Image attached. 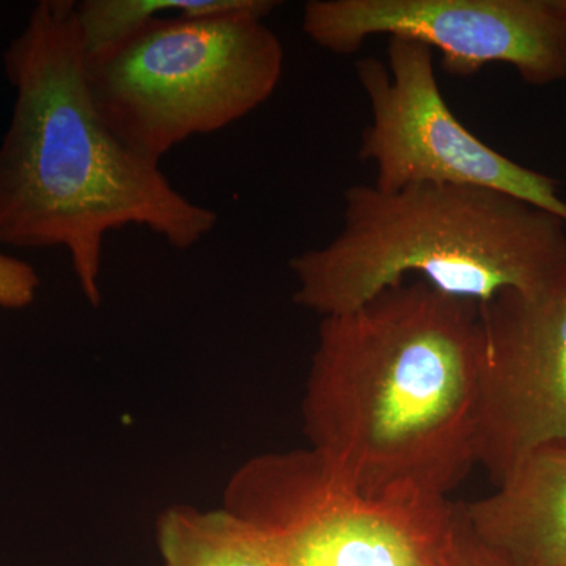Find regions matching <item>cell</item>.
I'll list each match as a JSON object with an SVG mask.
<instances>
[{
	"mask_svg": "<svg viewBox=\"0 0 566 566\" xmlns=\"http://www.w3.org/2000/svg\"><path fill=\"white\" fill-rule=\"evenodd\" d=\"M156 545L164 566H279L266 535L223 506L164 510Z\"/></svg>",
	"mask_w": 566,
	"mask_h": 566,
	"instance_id": "30bf717a",
	"label": "cell"
},
{
	"mask_svg": "<svg viewBox=\"0 0 566 566\" xmlns=\"http://www.w3.org/2000/svg\"><path fill=\"white\" fill-rule=\"evenodd\" d=\"M333 241L290 260L294 303L322 316L354 311L416 275L476 304L499 293L566 289V222L510 193L419 185H353Z\"/></svg>",
	"mask_w": 566,
	"mask_h": 566,
	"instance_id": "3957f363",
	"label": "cell"
},
{
	"mask_svg": "<svg viewBox=\"0 0 566 566\" xmlns=\"http://www.w3.org/2000/svg\"><path fill=\"white\" fill-rule=\"evenodd\" d=\"M480 305L422 279L323 316L303 400L311 449L370 497H449L476 465Z\"/></svg>",
	"mask_w": 566,
	"mask_h": 566,
	"instance_id": "6da1fadb",
	"label": "cell"
},
{
	"mask_svg": "<svg viewBox=\"0 0 566 566\" xmlns=\"http://www.w3.org/2000/svg\"><path fill=\"white\" fill-rule=\"evenodd\" d=\"M458 513V551L455 566H509L490 546L479 538L465 521L461 504Z\"/></svg>",
	"mask_w": 566,
	"mask_h": 566,
	"instance_id": "4fadbf2b",
	"label": "cell"
},
{
	"mask_svg": "<svg viewBox=\"0 0 566 566\" xmlns=\"http://www.w3.org/2000/svg\"><path fill=\"white\" fill-rule=\"evenodd\" d=\"M461 509L506 565L566 566V444L531 453L493 494Z\"/></svg>",
	"mask_w": 566,
	"mask_h": 566,
	"instance_id": "9c48e42d",
	"label": "cell"
},
{
	"mask_svg": "<svg viewBox=\"0 0 566 566\" xmlns=\"http://www.w3.org/2000/svg\"><path fill=\"white\" fill-rule=\"evenodd\" d=\"M35 268L0 252V307L21 311L35 301L40 290Z\"/></svg>",
	"mask_w": 566,
	"mask_h": 566,
	"instance_id": "7c38bea8",
	"label": "cell"
},
{
	"mask_svg": "<svg viewBox=\"0 0 566 566\" xmlns=\"http://www.w3.org/2000/svg\"><path fill=\"white\" fill-rule=\"evenodd\" d=\"M479 305L475 455L499 485L531 453L566 444V289Z\"/></svg>",
	"mask_w": 566,
	"mask_h": 566,
	"instance_id": "ba28073f",
	"label": "cell"
},
{
	"mask_svg": "<svg viewBox=\"0 0 566 566\" xmlns=\"http://www.w3.org/2000/svg\"><path fill=\"white\" fill-rule=\"evenodd\" d=\"M303 31L337 55L387 35L438 50L453 76L505 63L535 87L566 81V0H311Z\"/></svg>",
	"mask_w": 566,
	"mask_h": 566,
	"instance_id": "52a82bcc",
	"label": "cell"
},
{
	"mask_svg": "<svg viewBox=\"0 0 566 566\" xmlns=\"http://www.w3.org/2000/svg\"><path fill=\"white\" fill-rule=\"evenodd\" d=\"M356 76L370 104L359 159L376 170L371 185L394 192L409 186H476L510 193L566 222L556 178L521 166L458 120L436 77L433 50L390 36L387 63L364 57Z\"/></svg>",
	"mask_w": 566,
	"mask_h": 566,
	"instance_id": "8992f818",
	"label": "cell"
},
{
	"mask_svg": "<svg viewBox=\"0 0 566 566\" xmlns=\"http://www.w3.org/2000/svg\"><path fill=\"white\" fill-rule=\"evenodd\" d=\"M283 46L255 13L166 17L85 62L96 111L134 150L159 163L181 142L221 132L273 96Z\"/></svg>",
	"mask_w": 566,
	"mask_h": 566,
	"instance_id": "277c9868",
	"label": "cell"
},
{
	"mask_svg": "<svg viewBox=\"0 0 566 566\" xmlns=\"http://www.w3.org/2000/svg\"><path fill=\"white\" fill-rule=\"evenodd\" d=\"M222 506L266 535L279 566L457 565L458 513L449 497H370L311 447L245 461Z\"/></svg>",
	"mask_w": 566,
	"mask_h": 566,
	"instance_id": "5b68a950",
	"label": "cell"
},
{
	"mask_svg": "<svg viewBox=\"0 0 566 566\" xmlns=\"http://www.w3.org/2000/svg\"><path fill=\"white\" fill-rule=\"evenodd\" d=\"M76 2L40 0L3 52L14 88L0 144V243L63 248L85 300L102 304L104 240L145 227L188 251L218 223L159 163L120 139L93 103Z\"/></svg>",
	"mask_w": 566,
	"mask_h": 566,
	"instance_id": "7a4b0ae2",
	"label": "cell"
},
{
	"mask_svg": "<svg viewBox=\"0 0 566 566\" xmlns=\"http://www.w3.org/2000/svg\"><path fill=\"white\" fill-rule=\"evenodd\" d=\"M281 6L274 0H84L76 2L85 62L95 61L132 39L164 13L203 18L255 13L266 18Z\"/></svg>",
	"mask_w": 566,
	"mask_h": 566,
	"instance_id": "8fae6325",
	"label": "cell"
}]
</instances>
